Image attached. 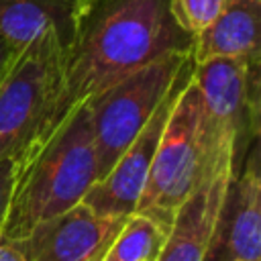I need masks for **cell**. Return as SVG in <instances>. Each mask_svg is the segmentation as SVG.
I'll return each instance as SVG.
<instances>
[{
    "label": "cell",
    "instance_id": "5",
    "mask_svg": "<svg viewBox=\"0 0 261 261\" xmlns=\"http://www.w3.org/2000/svg\"><path fill=\"white\" fill-rule=\"evenodd\" d=\"M190 59L192 51L169 53L86 102L92 120L98 181L143 130Z\"/></svg>",
    "mask_w": 261,
    "mask_h": 261
},
{
    "label": "cell",
    "instance_id": "14",
    "mask_svg": "<svg viewBox=\"0 0 261 261\" xmlns=\"http://www.w3.org/2000/svg\"><path fill=\"white\" fill-rule=\"evenodd\" d=\"M226 0H169V10L175 22L190 35H200L220 14Z\"/></svg>",
    "mask_w": 261,
    "mask_h": 261
},
{
    "label": "cell",
    "instance_id": "1",
    "mask_svg": "<svg viewBox=\"0 0 261 261\" xmlns=\"http://www.w3.org/2000/svg\"><path fill=\"white\" fill-rule=\"evenodd\" d=\"M192 45L194 37L175 22L169 0H84L63 49L61 84L41 143L77 106L169 53L192 51Z\"/></svg>",
    "mask_w": 261,
    "mask_h": 261
},
{
    "label": "cell",
    "instance_id": "11",
    "mask_svg": "<svg viewBox=\"0 0 261 261\" xmlns=\"http://www.w3.org/2000/svg\"><path fill=\"white\" fill-rule=\"evenodd\" d=\"M259 22L261 0H226L216 20L194 37V63L214 57L261 61Z\"/></svg>",
    "mask_w": 261,
    "mask_h": 261
},
{
    "label": "cell",
    "instance_id": "18",
    "mask_svg": "<svg viewBox=\"0 0 261 261\" xmlns=\"http://www.w3.org/2000/svg\"><path fill=\"white\" fill-rule=\"evenodd\" d=\"M104 253H106V251H104ZM104 253H98V255H94V257L88 259V261H102V259H104Z\"/></svg>",
    "mask_w": 261,
    "mask_h": 261
},
{
    "label": "cell",
    "instance_id": "4",
    "mask_svg": "<svg viewBox=\"0 0 261 261\" xmlns=\"http://www.w3.org/2000/svg\"><path fill=\"white\" fill-rule=\"evenodd\" d=\"M63 45L47 33L22 47L0 80V159L18 163L41 143L59 84Z\"/></svg>",
    "mask_w": 261,
    "mask_h": 261
},
{
    "label": "cell",
    "instance_id": "7",
    "mask_svg": "<svg viewBox=\"0 0 261 261\" xmlns=\"http://www.w3.org/2000/svg\"><path fill=\"white\" fill-rule=\"evenodd\" d=\"M208 159L196 188L177 208L155 261H202L212 228L234 173L232 139L208 137Z\"/></svg>",
    "mask_w": 261,
    "mask_h": 261
},
{
    "label": "cell",
    "instance_id": "17",
    "mask_svg": "<svg viewBox=\"0 0 261 261\" xmlns=\"http://www.w3.org/2000/svg\"><path fill=\"white\" fill-rule=\"evenodd\" d=\"M20 49H14L4 37H0V80L4 77V73L8 71V67H10V63H12V59L16 57V53H18Z\"/></svg>",
    "mask_w": 261,
    "mask_h": 261
},
{
    "label": "cell",
    "instance_id": "6",
    "mask_svg": "<svg viewBox=\"0 0 261 261\" xmlns=\"http://www.w3.org/2000/svg\"><path fill=\"white\" fill-rule=\"evenodd\" d=\"M261 61L214 57L194 63L192 77L202 94L208 137L234 141V171L259 141Z\"/></svg>",
    "mask_w": 261,
    "mask_h": 261
},
{
    "label": "cell",
    "instance_id": "15",
    "mask_svg": "<svg viewBox=\"0 0 261 261\" xmlns=\"http://www.w3.org/2000/svg\"><path fill=\"white\" fill-rule=\"evenodd\" d=\"M16 171H18V159L16 157H2L0 159V232L6 222L14 181H16Z\"/></svg>",
    "mask_w": 261,
    "mask_h": 261
},
{
    "label": "cell",
    "instance_id": "8",
    "mask_svg": "<svg viewBox=\"0 0 261 261\" xmlns=\"http://www.w3.org/2000/svg\"><path fill=\"white\" fill-rule=\"evenodd\" d=\"M194 59H190L179 75L175 77L171 90L163 98V102L157 106L149 122L143 126V130L135 137V141L124 149V153L118 157L114 167L96 181L88 194L84 196V204L92 208L100 216H112V218H126L137 210V204L141 200V194L147 184V175L165 126V120L169 116V110L186 84V80L192 75Z\"/></svg>",
    "mask_w": 261,
    "mask_h": 261
},
{
    "label": "cell",
    "instance_id": "9",
    "mask_svg": "<svg viewBox=\"0 0 261 261\" xmlns=\"http://www.w3.org/2000/svg\"><path fill=\"white\" fill-rule=\"evenodd\" d=\"M202 261H261V153L255 141L232 173Z\"/></svg>",
    "mask_w": 261,
    "mask_h": 261
},
{
    "label": "cell",
    "instance_id": "2",
    "mask_svg": "<svg viewBox=\"0 0 261 261\" xmlns=\"http://www.w3.org/2000/svg\"><path fill=\"white\" fill-rule=\"evenodd\" d=\"M96 181L92 120L82 104L18 163L2 234L24 239L39 222L80 204Z\"/></svg>",
    "mask_w": 261,
    "mask_h": 261
},
{
    "label": "cell",
    "instance_id": "10",
    "mask_svg": "<svg viewBox=\"0 0 261 261\" xmlns=\"http://www.w3.org/2000/svg\"><path fill=\"white\" fill-rule=\"evenodd\" d=\"M126 218L100 216L84 202L39 222L24 239L27 261H88L104 253Z\"/></svg>",
    "mask_w": 261,
    "mask_h": 261
},
{
    "label": "cell",
    "instance_id": "13",
    "mask_svg": "<svg viewBox=\"0 0 261 261\" xmlns=\"http://www.w3.org/2000/svg\"><path fill=\"white\" fill-rule=\"evenodd\" d=\"M165 232L147 216L133 212L122 222L102 261H155Z\"/></svg>",
    "mask_w": 261,
    "mask_h": 261
},
{
    "label": "cell",
    "instance_id": "3",
    "mask_svg": "<svg viewBox=\"0 0 261 261\" xmlns=\"http://www.w3.org/2000/svg\"><path fill=\"white\" fill-rule=\"evenodd\" d=\"M208 149L204 102L190 75L169 110L135 212L151 218L167 234L177 208L204 173Z\"/></svg>",
    "mask_w": 261,
    "mask_h": 261
},
{
    "label": "cell",
    "instance_id": "16",
    "mask_svg": "<svg viewBox=\"0 0 261 261\" xmlns=\"http://www.w3.org/2000/svg\"><path fill=\"white\" fill-rule=\"evenodd\" d=\"M0 261H27L22 243L0 232Z\"/></svg>",
    "mask_w": 261,
    "mask_h": 261
},
{
    "label": "cell",
    "instance_id": "12",
    "mask_svg": "<svg viewBox=\"0 0 261 261\" xmlns=\"http://www.w3.org/2000/svg\"><path fill=\"white\" fill-rule=\"evenodd\" d=\"M84 0H0V37L22 49L41 35L53 33L69 45Z\"/></svg>",
    "mask_w": 261,
    "mask_h": 261
}]
</instances>
